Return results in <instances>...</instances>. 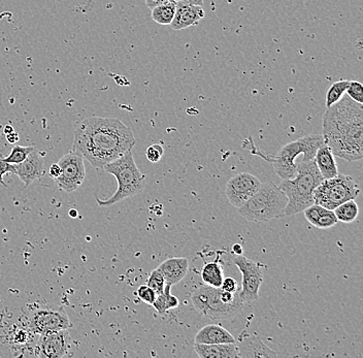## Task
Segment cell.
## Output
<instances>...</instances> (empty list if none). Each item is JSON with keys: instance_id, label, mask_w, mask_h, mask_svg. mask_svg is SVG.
<instances>
[{"instance_id": "cell-8", "label": "cell", "mask_w": 363, "mask_h": 358, "mask_svg": "<svg viewBox=\"0 0 363 358\" xmlns=\"http://www.w3.org/2000/svg\"><path fill=\"white\" fill-rule=\"evenodd\" d=\"M359 193L360 188L352 177L338 174L334 178L324 179L318 185L314 190V203L334 209L345 201L356 199Z\"/></svg>"}, {"instance_id": "cell-9", "label": "cell", "mask_w": 363, "mask_h": 358, "mask_svg": "<svg viewBox=\"0 0 363 358\" xmlns=\"http://www.w3.org/2000/svg\"><path fill=\"white\" fill-rule=\"evenodd\" d=\"M68 315L61 307L47 306L38 309L29 318L30 331L36 335L68 329L71 327Z\"/></svg>"}, {"instance_id": "cell-24", "label": "cell", "mask_w": 363, "mask_h": 358, "mask_svg": "<svg viewBox=\"0 0 363 358\" xmlns=\"http://www.w3.org/2000/svg\"><path fill=\"white\" fill-rule=\"evenodd\" d=\"M336 219L340 222L352 223L356 220L359 214V207L355 199L345 201L334 209Z\"/></svg>"}, {"instance_id": "cell-10", "label": "cell", "mask_w": 363, "mask_h": 358, "mask_svg": "<svg viewBox=\"0 0 363 358\" xmlns=\"http://www.w3.org/2000/svg\"><path fill=\"white\" fill-rule=\"evenodd\" d=\"M57 164L61 170L60 176L54 179L57 186L67 193L77 190L85 180L84 158L75 151H71L63 155Z\"/></svg>"}, {"instance_id": "cell-36", "label": "cell", "mask_w": 363, "mask_h": 358, "mask_svg": "<svg viewBox=\"0 0 363 358\" xmlns=\"http://www.w3.org/2000/svg\"><path fill=\"white\" fill-rule=\"evenodd\" d=\"M182 3H188V5H201L203 7V0H179Z\"/></svg>"}, {"instance_id": "cell-6", "label": "cell", "mask_w": 363, "mask_h": 358, "mask_svg": "<svg viewBox=\"0 0 363 358\" xmlns=\"http://www.w3.org/2000/svg\"><path fill=\"white\" fill-rule=\"evenodd\" d=\"M132 151V150L126 152L121 157L103 166L105 172L115 177L118 182V189L111 199L101 201L97 197V203L101 207H110L144 191L146 187V177L138 170Z\"/></svg>"}, {"instance_id": "cell-1", "label": "cell", "mask_w": 363, "mask_h": 358, "mask_svg": "<svg viewBox=\"0 0 363 358\" xmlns=\"http://www.w3.org/2000/svg\"><path fill=\"white\" fill-rule=\"evenodd\" d=\"M136 145L134 132L117 118L89 117L77 126L73 151L95 168L118 159Z\"/></svg>"}, {"instance_id": "cell-34", "label": "cell", "mask_w": 363, "mask_h": 358, "mask_svg": "<svg viewBox=\"0 0 363 358\" xmlns=\"http://www.w3.org/2000/svg\"><path fill=\"white\" fill-rule=\"evenodd\" d=\"M179 0H145L147 7L151 10H152L153 8L157 7V5H162V3H179Z\"/></svg>"}, {"instance_id": "cell-29", "label": "cell", "mask_w": 363, "mask_h": 358, "mask_svg": "<svg viewBox=\"0 0 363 358\" xmlns=\"http://www.w3.org/2000/svg\"><path fill=\"white\" fill-rule=\"evenodd\" d=\"M346 92L352 101L358 103H363V86L361 83L357 82V81H350Z\"/></svg>"}, {"instance_id": "cell-17", "label": "cell", "mask_w": 363, "mask_h": 358, "mask_svg": "<svg viewBox=\"0 0 363 358\" xmlns=\"http://www.w3.org/2000/svg\"><path fill=\"white\" fill-rule=\"evenodd\" d=\"M157 268L162 272L166 284L173 286L186 277L189 270V260L184 257L168 258Z\"/></svg>"}, {"instance_id": "cell-11", "label": "cell", "mask_w": 363, "mask_h": 358, "mask_svg": "<svg viewBox=\"0 0 363 358\" xmlns=\"http://www.w3.org/2000/svg\"><path fill=\"white\" fill-rule=\"evenodd\" d=\"M234 264L242 274V290L238 292L240 300L245 304L256 302L259 300V290L263 282L260 266L242 255H236Z\"/></svg>"}, {"instance_id": "cell-25", "label": "cell", "mask_w": 363, "mask_h": 358, "mask_svg": "<svg viewBox=\"0 0 363 358\" xmlns=\"http://www.w3.org/2000/svg\"><path fill=\"white\" fill-rule=\"evenodd\" d=\"M177 3H166L153 8L152 16L153 21L160 25H171L175 17Z\"/></svg>"}, {"instance_id": "cell-4", "label": "cell", "mask_w": 363, "mask_h": 358, "mask_svg": "<svg viewBox=\"0 0 363 358\" xmlns=\"http://www.w3.org/2000/svg\"><path fill=\"white\" fill-rule=\"evenodd\" d=\"M191 302L197 312L213 320H229L242 312L245 305L238 292L230 294L205 284L193 292Z\"/></svg>"}, {"instance_id": "cell-3", "label": "cell", "mask_w": 363, "mask_h": 358, "mask_svg": "<svg viewBox=\"0 0 363 358\" xmlns=\"http://www.w3.org/2000/svg\"><path fill=\"white\" fill-rule=\"evenodd\" d=\"M323 180L315 160L297 164V175L279 185L287 197L284 217L297 215L314 205V190Z\"/></svg>"}, {"instance_id": "cell-16", "label": "cell", "mask_w": 363, "mask_h": 358, "mask_svg": "<svg viewBox=\"0 0 363 358\" xmlns=\"http://www.w3.org/2000/svg\"><path fill=\"white\" fill-rule=\"evenodd\" d=\"M238 357H279L280 354L267 347L257 335H247L242 341L236 343Z\"/></svg>"}, {"instance_id": "cell-13", "label": "cell", "mask_w": 363, "mask_h": 358, "mask_svg": "<svg viewBox=\"0 0 363 358\" xmlns=\"http://www.w3.org/2000/svg\"><path fill=\"white\" fill-rule=\"evenodd\" d=\"M71 337L68 329L40 335L34 353L42 358H60L68 355Z\"/></svg>"}, {"instance_id": "cell-37", "label": "cell", "mask_w": 363, "mask_h": 358, "mask_svg": "<svg viewBox=\"0 0 363 358\" xmlns=\"http://www.w3.org/2000/svg\"><path fill=\"white\" fill-rule=\"evenodd\" d=\"M7 138L8 140H9L11 144H15V142H17L18 140H19V136H18V134L16 133L15 131L12 132V133L8 134Z\"/></svg>"}, {"instance_id": "cell-14", "label": "cell", "mask_w": 363, "mask_h": 358, "mask_svg": "<svg viewBox=\"0 0 363 358\" xmlns=\"http://www.w3.org/2000/svg\"><path fill=\"white\" fill-rule=\"evenodd\" d=\"M203 17H205V11L201 5H188L179 1L177 3L175 17L171 26L173 30L187 29L199 25Z\"/></svg>"}, {"instance_id": "cell-22", "label": "cell", "mask_w": 363, "mask_h": 358, "mask_svg": "<svg viewBox=\"0 0 363 358\" xmlns=\"http://www.w3.org/2000/svg\"><path fill=\"white\" fill-rule=\"evenodd\" d=\"M171 287L173 286H171V285H165L162 294H158L156 300L153 303L152 306L154 307L156 312L161 316L166 314L168 311L175 310L179 307V301L177 300V296L171 294Z\"/></svg>"}, {"instance_id": "cell-18", "label": "cell", "mask_w": 363, "mask_h": 358, "mask_svg": "<svg viewBox=\"0 0 363 358\" xmlns=\"http://www.w3.org/2000/svg\"><path fill=\"white\" fill-rule=\"evenodd\" d=\"M303 212H305V219L316 229H331L338 222L334 209H326L316 203L307 207Z\"/></svg>"}, {"instance_id": "cell-38", "label": "cell", "mask_w": 363, "mask_h": 358, "mask_svg": "<svg viewBox=\"0 0 363 358\" xmlns=\"http://www.w3.org/2000/svg\"><path fill=\"white\" fill-rule=\"evenodd\" d=\"M232 249H234V253H236V255H242V246L238 245V244H236V245L232 247Z\"/></svg>"}, {"instance_id": "cell-31", "label": "cell", "mask_w": 363, "mask_h": 358, "mask_svg": "<svg viewBox=\"0 0 363 358\" xmlns=\"http://www.w3.org/2000/svg\"><path fill=\"white\" fill-rule=\"evenodd\" d=\"M163 154H164V149H163L162 146L160 144H154L147 149L146 157L152 164H157V162H160Z\"/></svg>"}, {"instance_id": "cell-26", "label": "cell", "mask_w": 363, "mask_h": 358, "mask_svg": "<svg viewBox=\"0 0 363 358\" xmlns=\"http://www.w3.org/2000/svg\"><path fill=\"white\" fill-rule=\"evenodd\" d=\"M349 84H350V81L340 80L334 83L328 88L327 92H326V107H331V105L338 103L344 97L345 92L348 89Z\"/></svg>"}, {"instance_id": "cell-27", "label": "cell", "mask_w": 363, "mask_h": 358, "mask_svg": "<svg viewBox=\"0 0 363 358\" xmlns=\"http://www.w3.org/2000/svg\"><path fill=\"white\" fill-rule=\"evenodd\" d=\"M34 147H21V146H15L12 149L11 154L8 157L3 158L5 162L10 164H19L26 159L28 155L34 151Z\"/></svg>"}, {"instance_id": "cell-40", "label": "cell", "mask_w": 363, "mask_h": 358, "mask_svg": "<svg viewBox=\"0 0 363 358\" xmlns=\"http://www.w3.org/2000/svg\"><path fill=\"white\" fill-rule=\"evenodd\" d=\"M69 215L73 217V218H75L77 216V212L75 209H71V211H69Z\"/></svg>"}, {"instance_id": "cell-12", "label": "cell", "mask_w": 363, "mask_h": 358, "mask_svg": "<svg viewBox=\"0 0 363 358\" xmlns=\"http://www.w3.org/2000/svg\"><path fill=\"white\" fill-rule=\"evenodd\" d=\"M262 183L254 175L240 172L229 179L226 184L225 194L236 209L244 205L261 186Z\"/></svg>"}, {"instance_id": "cell-23", "label": "cell", "mask_w": 363, "mask_h": 358, "mask_svg": "<svg viewBox=\"0 0 363 358\" xmlns=\"http://www.w3.org/2000/svg\"><path fill=\"white\" fill-rule=\"evenodd\" d=\"M201 278L205 285L212 287H221L224 280L223 268L218 262H208L201 270Z\"/></svg>"}, {"instance_id": "cell-5", "label": "cell", "mask_w": 363, "mask_h": 358, "mask_svg": "<svg viewBox=\"0 0 363 358\" xmlns=\"http://www.w3.org/2000/svg\"><path fill=\"white\" fill-rule=\"evenodd\" d=\"M287 197L274 183L261 184L258 190L238 207L242 218L252 222H266L271 219L283 218Z\"/></svg>"}, {"instance_id": "cell-35", "label": "cell", "mask_w": 363, "mask_h": 358, "mask_svg": "<svg viewBox=\"0 0 363 358\" xmlns=\"http://www.w3.org/2000/svg\"><path fill=\"white\" fill-rule=\"evenodd\" d=\"M60 166H58V164H53L50 166V170H49V175H50L51 178L56 179L60 176Z\"/></svg>"}, {"instance_id": "cell-7", "label": "cell", "mask_w": 363, "mask_h": 358, "mask_svg": "<svg viewBox=\"0 0 363 358\" xmlns=\"http://www.w3.org/2000/svg\"><path fill=\"white\" fill-rule=\"evenodd\" d=\"M324 144V138L322 134H310L303 136L295 142H289L281 149L277 155L267 156L262 154L255 153L264 158L266 162H271L274 166L275 172L279 178L282 180L293 178L297 175V164L295 158L303 154V162L313 160L316 152Z\"/></svg>"}, {"instance_id": "cell-33", "label": "cell", "mask_w": 363, "mask_h": 358, "mask_svg": "<svg viewBox=\"0 0 363 358\" xmlns=\"http://www.w3.org/2000/svg\"><path fill=\"white\" fill-rule=\"evenodd\" d=\"M220 288L224 290V292L234 294V292H238V282H236V279L231 278V277H227V278H224L221 287Z\"/></svg>"}, {"instance_id": "cell-30", "label": "cell", "mask_w": 363, "mask_h": 358, "mask_svg": "<svg viewBox=\"0 0 363 358\" xmlns=\"http://www.w3.org/2000/svg\"><path fill=\"white\" fill-rule=\"evenodd\" d=\"M138 298L145 304L150 305L152 306L153 303L156 300L157 294L152 288L149 287L148 285H142L138 287V292H136Z\"/></svg>"}, {"instance_id": "cell-21", "label": "cell", "mask_w": 363, "mask_h": 358, "mask_svg": "<svg viewBox=\"0 0 363 358\" xmlns=\"http://www.w3.org/2000/svg\"><path fill=\"white\" fill-rule=\"evenodd\" d=\"M314 160H315L316 166H317L323 179L334 178L338 174L336 156L334 155L331 150L326 145L325 142L316 152Z\"/></svg>"}, {"instance_id": "cell-28", "label": "cell", "mask_w": 363, "mask_h": 358, "mask_svg": "<svg viewBox=\"0 0 363 358\" xmlns=\"http://www.w3.org/2000/svg\"><path fill=\"white\" fill-rule=\"evenodd\" d=\"M147 285L156 292L157 296L162 294L163 290H164L165 288V285H166V282H165V279L164 277H163L162 272H161L158 268H155L154 270H152L150 276H149L148 281H147Z\"/></svg>"}, {"instance_id": "cell-32", "label": "cell", "mask_w": 363, "mask_h": 358, "mask_svg": "<svg viewBox=\"0 0 363 358\" xmlns=\"http://www.w3.org/2000/svg\"><path fill=\"white\" fill-rule=\"evenodd\" d=\"M9 172H11V174H15V166H14V164H8V162H5L3 159H0V184L3 185V186H5V181H3V176H5V174H9Z\"/></svg>"}, {"instance_id": "cell-2", "label": "cell", "mask_w": 363, "mask_h": 358, "mask_svg": "<svg viewBox=\"0 0 363 358\" xmlns=\"http://www.w3.org/2000/svg\"><path fill=\"white\" fill-rule=\"evenodd\" d=\"M324 142L332 153L347 162L363 158L362 103L342 97L327 107L323 117Z\"/></svg>"}, {"instance_id": "cell-15", "label": "cell", "mask_w": 363, "mask_h": 358, "mask_svg": "<svg viewBox=\"0 0 363 358\" xmlns=\"http://www.w3.org/2000/svg\"><path fill=\"white\" fill-rule=\"evenodd\" d=\"M16 168L15 174L24 183L25 187L29 186L34 181L38 180L44 176V159L40 152L36 149L26 157L23 162L14 164Z\"/></svg>"}, {"instance_id": "cell-20", "label": "cell", "mask_w": 363, "mask_h": 358, "mask_svg": "<svg viewBox=\"0 0 363 358\" xmlns=\"http://www.w3.org/2000/svg\"><path fill=\"white\" fill-rule=\"evenodd\" d=\"M197 344H226L236 343L234 335L218 324H209L203 327L195 335Z\"/></svg>"}, {"instance_id": "cell-19", "label": "cell", "mask_w": 363, "mask_h": 358, "mask_svg": "<svg viewBox=\"0 0 363 358\" xmlns=\"http://www.w3.org/2000/svg\"><path fill=\"white\" fill-rule=\"evenodd\" d=\"M195 350L201 358L238 357L236 343L195 344Z\"/></svg>"}, {"instance_id": "cell-39", "label": "cell", "mask_w": 363, "mask_h": 358, "mask_svg": "<svg viewBox=\"0 0 363 358\" xmlns=\"http://www.w3.org/2000/svg\"><path fill=\"white\" fill-rule=\"evenodd\" d=\"M3 132H5V134H10L12 133V132H14V128L12 127V126L8 125L5 126V128H3Z\"/></svg>"}]
</instances>
